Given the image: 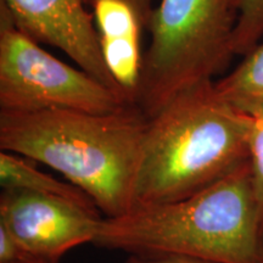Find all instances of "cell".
<instances>
[{
    "label": "cell",
    "instance_id": "6da1fadb",
    "mask_svg": "<svg viewBox=\"0 0 263 263\" xmlns=\"http://www.w3.org/2000/svg\"><path fill=\"white\" fill-rule=\"evenodd\" d=\"M147 120L134 106L110 114L0 111V147L58 171L114 218L136 207Z\"/></svg>",
    "mask_w": 263,
    "mask_h": 263
},
{
    "label": "cell",
    "instance_id": "7a4b0ae2",
    "mask_svg": "<svg viewBox=\"0 0 263 263\" xmlns=\"http://www.w3.org/2000/svg\"><path fill=\"white\" fill-rule=\"evenodd\" d=\"M93 244L133 255L263 263V224L250 160L188 197L104 217Z\"/></svg>",
    "mask_w": 263,
    "mask_h": 263
},
{
    "label": "cell",
    "instance_id": "3957f363",
    "mask_svg": "<svg viewBox=\"0 0 263 263\" xmlns=\"http://www.w3.org/2000/svg\"><path fill=\"white\" fill-rule=\"evenodd\" d=\"M252 118L207 82L147 120L136 207L188 197L250 160Z\"/></svg>",
    "mask_w": 263,
    "mask_h": 263
},
{
    "label": "cell",
    "instance_id": "277c9868",
    "mask_svg": "<svg viewBox=\"0 0 263 263\" xmlns=\"http://www.w3.org/2000/svg\"><path fill=\"white\" fill-rule=\"evenodd\" d=\"M241 5L242 0H160L145 28L150 43L133 106L151 118L184 91L215 82L235 57Z\"/></svg>",
    "mask_w": 263,
    "mask_h": 263
},
{
    "label": "cell",
    "instance_id": "5b68a950",
    "mask_svg": "<svg viewBox=\"0 0 263 263\" xmlns=\"http://www.w3.org/2000/svg\"><path fill=\"white\" fill-rule=\"evenodd\" d=\"M127 106L118 91L39 47L0 4V111L110 114Z\"/></svg>",
    "mask_w": 263,
    "mask_h": 263
},
{
    "label": "cell",
    "instance_id": "8992f818",
    "mask_svg": "<svg viewBox=\"0 0 263 263\" xmlns=\"http://www.w3.org/2000/svg\"><path fill=\"white\" fill-rule=\"evenodd\" d=\"M101 218L97 209L27 190L4 188L0 195V224L44 263L93 244Z\"/></svg>",
    "mask_w": 263,
    "mask_h": 263
},
{
    "label": "cell",
    "instance_id": "52a82bcc",
    "mask_svg": "<svg viewBox=\"0 0 263 263\" xmlns=\"http://www.w3.org/2000/svg\"><path fill=\"white\" fill-rule=\"evenodd\" d=\"M84 3L87 2L0 0L21 31L34 41L60 49L78 68L122 95L105 66L93 14L85 9Z\"/></svg>",
    "mask_w": 263,
    "mask_h": 263
},
{
    "label": "cell",
    "instance_id": "ba28073f",
    "mask_svg": "<svg viewBox=\"0 0 263 263\" xmlns=\"http://www.w3.org/2000/svg\"><path fill=\"white\" fill-rule=\"evenodd\" d=\"M0 183L3 189L27 190L98 210L90 197L73 184L64 183L45 174L35 166L34 161L8 151L0 154Z\"/></svg>",
    "mask_w": 263,
    "mask_h": 263
},
{
    "label": "cell",
    "instance_id": "9c48e42d",
    "mask_svg": "<svg viewBox=\"0 0 263 263\" xmlns=\"http://www.w3.org/2000/svg\"><path fill=\"white\" fill-rule=\"evenodd\" d=\"M99 41L108 73L117 84L127 104L133 106L143 65L140 35L99 37Z\"/></svg>",
    "mask_w": 263,
    "mask_h": 263
},
{
    "label": "cell",
    "instance_id": "30bf717a",
    "mask_svg": "<svg viewBox=\"0 0 263 263\" xmlns=\"http://www.w3.org/2000/svg\"><path fill=\"white\" fill-rule=\"evenodd\" d=\"M215 88L234 103L263 97V43L242 57L234 70L216 80Z\"/></svg>",
    "mask_w": 263,
    "mask_h": 263
},
{
    "label": "cell",
    "instance_id": "8fae6325",
    "mask_svg": "<svg viewBox=\"0 0 263 263\" xmlns=\"http://www.w3.org/2000/svg\"><path fill=\"white\" fill-rule=\"evenodd\" d=\"M99 37L140 35L143 31L133 8L124 0H89Z\"/></svg>",
    "mask_w": 263,
    "mask_h": 263
},
{
    "label": "cell",
    "instance_id": "7c38bea8",
    "mask_svg": "<svg viewBox=\"0 0 263 263\" xmlns=\"http://www.w3.org/2000/svg\"><path fill=\"white\" fill-rule=\"evenodd\" d=\"M234 103V101H233ZM252 118L251 138H250V164L254 178L256 196L263 224V97L236 101Z\"/></svg>",
    "mask_w": 263,
    "mask_h": 263
},
{
    "label": "cell",
    "instance_id": "4fadbf2b",
    "mask_svg": "<svg viewBox=\"0 0 263 263\" xmlns=\"http://www.w3.org/2000/svg\"><path fill=\"white\" fill-rule=\"evenodd\" d=\"M263 0H242L240 16L233 38L235 57H245L262 43Z\"/></svg>",
    "mask_w": 263,
    "mask_h": 263
},
{
    "label": "cell",
    "instance_id": "5bb4252c",
    "mask_svg": "<svg viewBox=\"0 0 263 263\" xmlns=\"http://www.w3.org/2000/svg\"><path fill=\"white\" fill-rule=\"evenodd\" d=\"M0 263H44L0 224Z\"/></svg>",
    "mask_w": 263,
    "mask_h": 263
},
{
    "label": "cell",
    "instance_id": "9a60e30c",
    "mask_svg": "<svg viewBox=\"0 0 263 263\" xmlns=\"http://www.w3.org/2000/svg\"><path fill=\"white\" fill-rule=\"evenodd\" d=\"M127 263H213L177 255H132Z\"/></svg>",
    "mask_w": 263,
    "mask_h": 263
},
{
    "label": "cell",
    "instance_id": "2e32d148",
    "mask_svg": "<svg viewBox=\"0 0 263 263\" xmlns=\"http://www.w3.org/2000/svg\"><path fill=\"white\" fill-rule=\"evenodd\" d=\"M85 2H89V0H85ZM124 2L128 3L132 8H133L134 11L139 18L141 26L143 28H146L147 21H149L150 14L153 11V0H124Z\"/></svg>",
    "mask_w": 263,
    "mask_h": 263
}]
</instances>
